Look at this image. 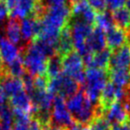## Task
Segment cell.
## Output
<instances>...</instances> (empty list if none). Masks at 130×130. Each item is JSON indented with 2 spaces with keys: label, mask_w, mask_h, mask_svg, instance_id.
<instances>
[{
  "label": "cell",
  "mask_w": 130,
  "mask_h": 130,
  "mask_svg": "<svg viewBox=\"0 0 130 130\" xmlns=\"http://www.w3.org/2000/svg\"><path fill=\"white\" fill-rule=\"evenodd\" d=\"M66 104L75 124L86 127L96 117V105L88 98L82 89L67 98Z\"/></svg>",
  "instance_id": "obj_1"
},
{
  "label": "cell",
  "mask_w": 130,
  "mask_h": 130,
  "mask_svg": "<svg viewBox=\"0 0 130 130\" xmlns=\"http://www.w3.org/2000/svg\"><path fill=\"white\" fill-rule=\"evenodd\" d=\"M108 82V70L87 68L85 71V82L82 84V90L94 105L96 106L102 91Z\"/></svg>",
  "instance_id": "obj_2"
},
{
  "label": "cell",
  "mask_w": 130,
  "mask_h": 130,
  "mask_svg": "<svg viewBox=\"0 0 130 130\" xmlns=\"http://www.w3.org/2000/svg\"><path fill=\"white\" fill-rule=\"evenodd\" d=\"M21 52L24 53L22 58L27 74L33 77L46 74L48 58L40 51L34 42L25 46L24 50Z\"/></svg>",
  "instance_id": "obj_3"
},
{
  "label": "cell",
  "mask_w": 130,
  "mask_h": 130,
  "mask_svg": "<svg viewBox=\"0 0 130 130\" xmlns=\"http://www.w3.org/2000/svg\"><path fill=\"white\" fill-rule=\"evenodd\" d=\"M63 73L80 85L85 82V70L82 58L75 51L61 57Z\"/></svg>",
  "instance_id": "obj_4"
},
{
  "label": "cell",
  "mask_w": 130,
  "mask_h": 130,
  "mask_svg": "<svg viewBox=\"0 0 130 130\" xmlns=\"http://www.w3.org/2000/svg\"><path fill=\"white\" fill-rule=\"evenodd\" d=\"M80 85L70 76L61 73L58 76L50 80L47 90L53 95L63 98H69L79 91Z\"/></svg>",
  "instance_id": "obj_5"
},
{
  "label": "cell",
  "mask_w": 130,
  "mask_h": 130,
  "mask_svg": "<svg viewBox=\"0 0 130 130\" xmlns=\"http://www.w3.org/2000/svg\"><path fill=\"white\" fill-rule=\"evenodd\" d=\"M52 123L58 127L71 128L74 121L66 104V101L61 96H55L52 109Z\"/></svg>",
  "instance_id": "obj_6"
},
{
  "label": "cell",
  "mask_w": 130,
  "mask_h": 130,
  "mask_svg": "<svg viewBox=\"0 0 130 130\" xmlns=\"http://www.w3.org/2000/svg\"><path fill=\"white\" fill-rule=\"evenodd\" d=\"M104 117L113 127V126L128 123L130 114L127 111L124 104L122 102L117 101L111 104L109 108L104 111Z\"/></svg>",
  "instance_id": "obj_7"
},
{
  "label": "cell",
  "mask_w": 130,
  "mask_h": 130,
  "mask_svg": "<svg viewBox=\"0 0 130 130\" xmlns=\"http://www.w3.org/2000/svg\"><path fill=\"white\" fill-rule=\"evenodd\" d=\"M71 18L80 20L82 21L94 26L96 14L89 5L87 0H80L71 5Z\"/></svg>",
  "instance_id": "obj_8"
},
{
  "label": "cell",
  "mask_w": 130,
  "mask_h": 130,
  "mask_svg": "<svg viewBox=\"0 0 130 130\" xmlns=\"http://www.w3.org/2000/svg\"><path fill=\"white\" fill-rule=\"evenodd\" d=\"M130 68V43L123 45L111 53L108 71Z\"/></svg>",
  "instance_id": "obj_9"
},
{
  "label": "cell",
  "mask_w": 130,
  "mask_h": 130,
  "mask_svg": "<svg viewBox=\"0 0 130 130\" xmlns=\"http://www.w3.org/2000/svg\"><path fill=\"white\" fill-rule=\"evenodd\" d=\"M127 34L123 29L114 26L105 33L106 46L111 52H114L127 44Z\"/></svg>",
  "instance_id": "obj_10"
},
{
  "label": "cell",
  "mask_w": 130,
  "mask_h": 130,
  "mask_svg": "<svg viewBox=\"0 0 130 130\" xmlns=\"http://www.w3.org/2000/svg\"><path fill=\"white\" fill-rule=\"evenodd\" d=\"M86 44L91 53H96L106 48L105 33L103 30L95 27L86 41Z\"/></svg>",
  "instance_id": "obj_11"
},
{
  "label": "cell",
  "mask_w": 130,
  "mask_h": 130,
  "mask_svg": "<svg viewBox=\"0 0 130 130\" xmlns=\"http://www.w3.org/2000/svg\"><path fill=\"white\" fill-rule=\"evenodd\" d=\"M10 106H12L13 109L19 110V111H24L30 115L34 111V106L32 104L29 96L24 90L20 91L19 93L13 95L10 98Z\"/></svg>",
  "instance_id": "obj_12"
},
{
  "label": "cell",
  "mask_w": 130,
  "mask_h": 130,
  "mask_svg": "<svg viewBox=\"0 0 130 130\" xmlns=\"http://www.w3.org/2000/svg\"><path fill=\"white\" fill-rule=\"evenodd\" d=\"M111 53H112V52L108 48H105L101 52L93 53L90 60L88 63V65L86 66V67L87 68H96L108 70Z\"/></svg>",
  "instance_id": "obj_13"
},
{
  "label": "cell",
  "mask_w": 130,
  "mask_h": 130,
  "mask_svg": "<svg viewBox=\"0 0 130 130\" xmlns=\"http://www.w3.org/2000/svg\"><path fill=\"white\" fill-rule=\"evenodd\" d=\"M0 55L3 63L8 65L20 56V51L16 45L9 42L6 38H2L0 41Z\"/></svg>",
  "instance_id": "obj_14"
},
{
  "label": "cell",
  "mask_w": 130,
  "mask_h": 130,
  "mask_svg": "<svg viewBox=\"0 0 130 130\" xmlns=\"http://www.w3.org/2000/svg\"><path fill=\"white\" fill-rule=\"evenodd\" d=\"M73 51H74V44H73L71 32L69 27L67 25L60 33L59 40L57 46V54L62 57L72 52Z\"/></svg>",
  "instance_id": "obj_15"
},
{
  "label": "cell",
  "mask_w": 130,
  "mask_h": 130,
  "mask_svg": "<svg viewBox=\"0 0 130 130\" xmlns=\"http://www.w3.org/2000/svg\"><path fill=\"white\" fill-rule=\"evenodd\" d=\"M109 82L125 89H130V69L108 71Z\"/></svg>",
  "instance_id": "obj_16"
},
{
  "label": "cell",
  "mask_w": 130,
  "mask_h": 130,
  "mask_svg": "<svg viewBox=\"0 0 130 130\" xmlns=\"http://www.w3.org/2000/svg\"><path fill=\"white\" fill-rule=\"evenodd\" d=\"M5 32L6 39L14 45L19 44L21 42V21L15 19H10L5 27Z\"/></svg>",
  "instance_id": "obj_17"
},
{
  "label": "cell",
  "mask_w": 130,
  "mask_h": 130,
  "mask_svg": "<svg viewBox=\"0 0 130 130\" xmlns=\"http://www.w3.org/2000/svg\"><path fill=\"white\" fill-rule=\"evenodd\" d=\"M115 26L123 29L127 35H130V12L126 7L113 11L111 13Z\"/></svg>",
  "instance_id": "obj_18"
},
{
  "label": "cell",
  "mask_w": 130,
  "mask_h": 130,
  "mask_svg": "<svg viewBox=\"0 0 130 130\" xmlns=\"http://www.w3.org/2000/svg\"><path fill=\"white\" fill-rule=\"evenodd\" d=\"M4 71L5 72V74L12 76V77H15V78L22 77L26 74L22 56H19L12 63L5 66L4 67Z\"/></svg>",
  "instance_id": "obj_19"
},
{
  "label": "cell",
  "mask_w": 130,
  "mask_h": 130,
  "mask_svg": "<svg viewBox=\"0 0 130 130\" xmlns=\"http://www.w3.org/2000/svg\"><path fill=\"white\" fill-rule=\"evenodd\" d=\"M61 73H63L61 57L56 54L52 58H49L48 61H47L46 70V75L49 78V80H52V79L57 77Z\"/></svg>",
  "instance_id": "obj_20"
},
{
  "label": "cell",
  "mask_w": 130,
  "mask_h": 130,
  "mask_svg": "<svg viewBox=\"0 0 130 130\" xmlns=\"http://www.w3.org/2000/svg\"><path fill=\"white\" fill-rule=\"evenodd\" d=\"M95 27L103 30L104 33L107 32L109 29L114 27V21L112 19V15L110 12H100L96 14V20H95Z\"/></svg>",
  "instance_id": "obj_21"
},
{
  "label": "cell",
  "mask_w": 130,
  "mask_h": 130,
  "mask_svg": "<svg viewBox=\"0 0 130 130\" xmlns=\"http://www.w3.org/2000/svg\"><path fill=\"white\" fill-rule=\"evenodd\" d=\"M13 111L7 104L0 105V123L3 125H12L13 122Z\"/></svg>",
  "instance_id": "obj_22"
},
{
  "label": "cell",
  "mask_w": 130,
  "mask_h": 130,
  "mask_svg": "<svg viewBox=\"0 0 130 130\" xmlns=\"http://www.w3.org/2000/svg\"><path fill=\"white\" fill-rule=\"evenodd\" d=\"M88 126L93 130H111L112 127L108 120L102 115L96 116Z\"/></svg>",
  "instance_id": "obj_23"
},
{
  "label": "cell",
  "mask_w": 130,
  "mask_h": 130,
  "mask_svg": "<svg viewBox=\"0 0 130 130\" xmlns=\"http://www.w3.org/2000/svg\"><path fill=\"white\" fill-rule=\"evenodd\" d=\"M49 78L47 75H39L34 77V86L36 90H47L49 84Z\"/></svg>",
  "instance_id": "obj_24"
},
{
  "label": "cell",
  "mask_w": 130,
  "mask_h": 130,
  "mask_svg": "<svg viewBox=\"0 0 130 130\" xmlns=\"http://www.w3.org/2000/svg\"><path fill=\"white\" fill-rule=\"evenodd\" d=\"M87 1L91 8L98 13L105 12L106 8H107L105 0H87Z\"/></svg>",
  "instance_id": "obj_25"
},
{
  "label": "cell",
  "mask_w": 130,
  "mask_h": 130,
  "mask_svg": "<svg viewBox=\"0 0 130 130\" xmlns=\"http://www.w3.org/2000/svg\"><path fill=\"white\" fill-rule=\"evenodd\" d=\"M127 0H105L106 6L111 11H115L124 7Z\"/></svg>",
  "instance_id": "obj_26"
},
{
  "label": "cell",
  "mask_w": 130,
  "mask_h": 130,
  "mask_svg": "<svg viewBox=\"0 0 130 130\" xmlns=\"http://www.w3.org/2000/svg\"><path fill=\"white\" fill-rule=\"evenodd\" d=\"M9 15V11L5 1H0V23L4 22L7 16Z\"/></svg>",
  "instance_id": "obj_27"
},
{
  "label": "cell",
  "mask_w": 130,
  "mask_h": 130,
  "mask_svg": "<svg viewBox=\"0 0 130 130\" xmlns=\"http://www.w3.org/2000/svg\"><path fill=\"white\" fill-rule=\"evenodd\" d=\"M29 130H43V128L41 124L39 123V121L36 119L33 118L31 120L30 126H29Z\"/></svg>",
  "instance_id": "obj_28"
},
{
  "label": "cell",
  "mask_w": 130,
  "mask_h": 130,
  "mask_svg": "<svg viewBox=\"0 0 130 130\" xmlns=\"http://www.w3.org/2000/svg\"><path fill=\"white\" fill-rule=\"evenodd\" d=\"M43 130H70V128H66V127H58V126L55 125L51 122L50 124H48L47 126H45L43 127Z\"/></svg>",
  "instance_id": "obj_29"
},
{
  "label": "cell",
  "mask_w": 130,
  "mask_h": 130,
  "mask_svg": "<svg viewBox=\"0 0 130 130\" xmlns=\"http://www.w3.org/2000/svg\"><path fill=\"white\" fill-rule=\"evenodd\" d=\"M67 0H46L48 6H53V5H65Z\"/></svg>",
  "instance_id": "obj_30"
},
{
  "label": "cell",
  "mask_w": 130,
  "mask_h": 130,
  "mask_svg": "<svg viewBox=\"0 0 130 130\" xmlns=\"http://www.w3.org/2000/svg\"><path fill=\"white\" fill-rule=\"evenodd\" d=\"M111 130H130V127L128 123H125V124H121V125L113 126L111 127Z\"/></svg>",
  "instance_id": "obj_31"
},
{
  "label": "cell",
  "mask_w": 130,
  "mask_h": 130,
  "mask_svg": "<svg viewBox=\"0 0 130 130\" xmlns=\"http://www.w3.org/2000/svg\"><path fill=\"white\" fill-rule=\"evenodd\" d=\"M6 98H7V96H6V95H5V91L3 90V89H2L1 86H0V105L5 104Z\"/></svg>",
  "instance_id": "obj_32"
},
{
  "label": "cell",
  "mask_w": 130,
  "mask_h": 130,
  "mask_svg": "<svg viewBox=\"0 0 130 130\" xmlns=\"http://www.w3.org/2000/svg\"><path fill=\"white\" fill-rule=\"evenodd\" d=\"M70 130H84V127L83 126L78 125V124H74L70 128Z\"/></svg>",
  "instance_id": "obj_33"
},
{
  "label": "cell",
  "mask_w": 130,
  "mask_h": 130,
  "mask_svg": "<svg viewBox=\"0 0 130 130\" xmlns=\"http://www.w3.org/2000/svg\"><path fill=\"white\" fill-rule=\"evenodd\" d=\"M125 5H126V8H127L130 12V0H127V1H126Z\"/></svg>",
  "instance_id": "obj_34"
},
{
  "label": "cell",
  "mask_w": 130,
  "mask_h": 130,
  "mask_svg": "<svg viewBox=\"0 0 130 130\" xmlns=\"http://www.w3.org/2000/svg\"><path fill=\"white\" fill-rule=\"evenodd\" d=\"M78 1H80V0H69V2H70L71 5H73V4L76 3V2H78Z\"/></svg>",
  "instance_id": "obj_35"
},
{
  "label": "cell",
  "mask_w": 130,
  "mask_h": 130,
  "mask_svg": "<svg viewBox=\"0 0 130 130\" xmlns=\"http://www.w3.org/2000/svg\"><path fill=\"white\" fill-rule=\"evenodd\" d=\"M128 125H129V127H130V119H129V122H128Z\"/></svg>",
  "instance_id": "obj_36"
},
{
  "label": "cell",
  "mask_w": 130,
  "mask_h": 130,
  "mask_svg": "<svg viewBox=\"0 0 130 130\" xmlns=\"http://www.w3.org/2000/svg\"><path fill=\"white\" fill-rule=\"evenodd\" d=\"M0 1H3V0H0Z\"/></svg>",
  "instance_id": "obj_37"
}]
</instances>
